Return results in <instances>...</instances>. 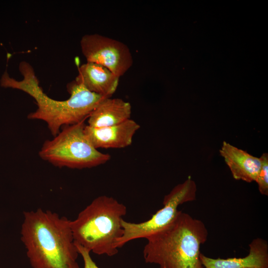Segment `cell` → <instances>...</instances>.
<instances>
[{"label":"cell","mask_w":268,"mask_h":268,"mask_svg":"<svg viewBox=\"0 0 268 268\" xmlns=\"http://www.w3.org/2000/svg\"><path fill=\"white\" fill-rule=\"evenodd\" d=\"M140 125L131 119L116 125L94 128L85 125L84 133L95 148H122L131 145Z\"/></svg>","instance_id":"obj_8"},{"label":"cell","mask_w":268,"mask_h":268,"mask_svg":"<svg viewBox=\"0 0 268 268\" xmlns=\"http://www.w3.org/2000/svg\"><path fill=\"white\" fill-rule=\"evenodd\" d=\"M75 80L89 91L105 97H111L116 91L120 77L106 67L86 62L78 68Z\"/></svg>","instance_id":"obj_9"},{"label":"cell","mask_w":268,"mask_h":268,"mask_svg":"<svg viewBox=\"0 0 268 268\" xmlns=\"http://www.w3.org/2000/svg\"><path fill=\"white\" fill-rule=\"evenodd\" d=\"M85 121L65 126L51 140H47L40 157L59 167L81 169L103 164L111 156L95 148L84 133Z\"/></svg>","instance_id":"obj_5"},{"label":"cell","mask_w":268,"mask_h":268,"mask_svg":"<svg viewBox=\"0 0 268 268\" xmlns=\"http://www.w3.org/2000/svg\"><path fill=\"white\" fill-rule=\"evenodd\" d=\"M21 240L32 268H79L70 220L51 210L24 211Z\"/></svg>","instance_id":"obj_1"},{"label":"cell","mask_w":268,"mask_h":268,"mask_svg":"<svg viewBox=\"0 0 268 268\" xmlns=\"http://www.w3.org/2000/svg\"><path fill=\"white\" fill-rule=\"evenodd\" d=\"M75 244L79 255L81 256L83 259L84 268H99L93 261L90 256V252L82 246L76 243Z\"/></svg>","instance_id":"obj_14"},{"label":"cell","mask_w":268,"mask_h":268,"mask_svg":"<svg viewBox=\"0 0 268 268\" xmlns=\"http://www.w3.org/2000/svg\"><path fill=\"white\" fill-rule=\"evenodd\" d=\"M131 112L129 102L118 98H105L90 114L88 125L94 128L116 125L130 119Z\"/></svg>","instance_id":"obj_12"},{"label":"cell","mask_w":268,"mask_h":268,"mask_svg":"<svg viewBox=\"0 0 268 268\" xmlns=\"http://www.w3.org/2000/svg\"><path fill=\"white\" fill-rule=\"evenodd\" d=\"M233 178L248 183L256 181L262 165L258 158L231 144L223 141L219 150Z\"/></svg>","instance_id":"obj_11"},{"label":"cell","mask_w":268,"mask_h":268,"mask_svg":"<svg viewBox=\"0 0 268 268\" xmlns=\"http://www.w3.org/2000/svg\"><path fill=\"white\" fill-rule=\"evenodd\" d=\"M127 210L125 205L111 197L96 198L70 220L75 243L96 255H116V242L123 234L122 222Z\"/></svg>","instance_id":"obj_4"},{"label":"cell","mask_w":268,"mask_h":268,"mask_svg":"<svg viewBox=\"0 0 268 268\" xmlns=\"http://www.w3.org/2000/svg\"><path fill=\"white\" fill-rule=\"evenodd\" d=\"M196 184L189 177L184 182L176 186L163 199L162 208L148 220L140 223L122 220V236L116 242L118 249L137 239H146L169 224L176 216L179 205L196 200Z\"/></svg>","instance_id":"obj_6"},{"label":"cell","mask_w":268,"mask_h":268,"mask_svg":"<svg viewBox=\"0 0 268 268\" xmlns=\"http://www.w3.org/2000/svg\"><path fill=\"white\" fill-rule=\"evenodd\" d=\"M249 254L243 258L212 259L200 254L204 268H268V244L266 240L257 238L249 244Z\"/></svg>","instance_id":"obj_10"},{"label":"cell","mask_w":268,"mask_h":268,"mask_svg":"<svg viewBox=\"0 0 268 268\" xmlns=\"http://www.w3.org/2000/svg\"><path fill=\"white\" fill-rule=\"evenodd\" d=\"M80 47L87 62L102 65L119 77L133 65L130 49L116 39L98 34H86L81 39Z\"/></svg>","instance_id":"obj_7"},{"label":"cell","mask_w":268,"mask_h":268,"mask_svg":"<svg viewBox=\"0 0 268 268\" xmlns=\"http://www.w3.org/2000/svg\"><path fill=\"white\" fill-rule=\"evenodd\" d=\"M19 69L23 76L22 80L10 77L6 70L0 80L1 86L21 90L33 97L37 108L29 114L28 118L45 122L54 137L63 126L85 121L100 102L107 98L89 91L74 80L67 85L70 97L63 101L55 100L43 92L30 64L21 62Z\"/></svg>","instance_id":"obj_2"},{"label":"cell","mask_w":268,"mask_h":268,"mask_svg":"<svg viewBox=\"0 0 268 268\" xmlns=\"http://www.w3.org/2000/svg\"><path fill=\"white\" fill-rule=\"evenodd\" d=\"M207 236L202 221L179 210L169 224L146 239L143 258L160 268H204L200 247Z\"/></svg>","instance_id":"obj_3"},{"label":"cell","mask_w":268,"mask_h":268,"mask_svg":"<svg viewBox=\"0 0 268 268\" xmlns=\"http://www.w3.org/2000/svg\"><path fill=\"white\" fill-rule=\"evenodd\" d=\"M262 160L261 169L255 182L262 195H268V154L263 153L260 157Z\"/></svg>","instance_id":"obj_13"}]
</instances>
